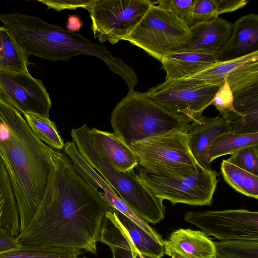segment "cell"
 Listing matches in <instances>:
<instances>
[{"label": "cell", "mask_w": 258, "mask_h": 258, "mask_svg": "<svg viewBox=\"0 0 258 258\" xmlns=\"http://www.w3.org/2000/svg\"><path fill=\"white\" fill-rule=\"evenodd\" d=\"M110 208L99 191L81 176L70 158L55 151L41 201L17 238L23 248L96 254L103 219Z\"/></svg>", "instance_id": "1"}, {"label": "cell", "mask_w": 258, "mask_h": 258, "mask_svg": "<svg viewBox=\"0 0 258 258\" xmlns=\"http://www.w3.org/2000/svg\"><path fill=\"white\" fill-rule=\"evenodd\" d=\"M28 56L11 31L0 26V71L29 74Z\"/></svg>", "instance_id": "22"}, {"label": "cell", "mask_w": 258, "mask_h": 258, "mask_svg": "<svg viewBox=\"0 0 258 258\" xmlns=\"http://www.w3.org/2000/svg\"><path fill=\"white\" fill-rule=\"evenodd\" d=\"M226 161L258 176V146H248L231 154Z\"/></svg>", "instance_id": "28"}, {"label": "cell", "mask_w": 258, "mask_h": 258, "mask_svg": "<svg viewBox=\"0 0 258 258\" xmlns=\"http://www.w3.org/2000/svg\"><path fill=\"white\" fill-rule=\"evenodd\" d=\"M111 250L113 258H140L138 249L130 238L117 245L109 246Z\"/></svg>", "instance_id": "33"}, {"label": "cell", "mask_w": 258, "mask_h": 258, "mask_svg": "<svg viewBox=\"0 0 258 258\" xmlns=\"http://www.w3.org/2000/svg\"><path fill=\"white\" fill-rule=\"evenodd\" d=\"M138 166L154 174L190 173L200 166L191 154L187 133L175 131L132 143Z\"/></svg>", "instance_id": "7"}, {"label": "cell", "mask_w": 258, "mask_h": 258, "mask_svg": "<svg viewBox=\"0 0 258 258\" xmlns=\"http://www.w3.org/2000/svg\"><path fill=\"white\" fill-rule=\"evenodd\" d=\"M160 62L166 72L165 80H176L191 77L218 61L215 54L183 51L167 55Z\"/></svg>", "instance_id": "18"}, {"label": "cell", "mask_w": 258, "mask_h": 258, "mask_svg": "<svg viewBox=\"0 0 258 258\" xmlns=\"http://www.w3.org/2000/svg\"><path fill=\"white\" fill-rule=\"evenodd\" d=\"M170 256H171V258H184L178 253L175 252H171Z\"/></svg>", "instance_id": "36"}, {"label": "cell", "mask_w": 258, "mask_h": 258, "mask_svg": "<svg viewBox=\"0 0 258 258\" xmlns=\"http://www.w3.org/2000/svg\"><path fill=\"white\" fill-rule=\"evenodd\" d=\"M76 258H87V257H85V256H84V257H76Z\"/></svg>", "instance_id": "38"}, {"label": "cell", "mask_w": 258, "mask_h": 258, "mask_svg": "<svg viewBox=\"0 0 258 258\" xmlns=\"http://www.w3.org/2000/svg\"><path fill=\"white\" fill-rule=\"evenodd\" d=\"M113 210L117 221L142 254L149 258H162L164 256L165 247L162 242L116 209L113 208Z\"/></svg>", "instance_id": "21"}, {"label": "cell", "mask_w": 258, "mask_h": 258, "mask_svg": "<svg viewBox=\"0 0 258 258\" xmlns=\"http://www.w3.org/2000/svg\"><path fill=\"white\" fill-rule=\"evenodd\" d=\"M165 254L175 252L184 258H215L214 242L203 231L190 229L174 231L162 242Z\"/></svg>", "instance_id": "17"}, {"label": "cell", "mask_w": 258, "mask_h": 258, "mask_svg": "<svg viewBox=\"0 0 258 258\" xmlns=\"http://www.w3.org/2000/svg\"><path fill=\"white\" fill-rule=\"evenodd\" d=\"M0 99L22 114L32 112L49 116V95L42 82L30 74L0 71Z\"/></svg>", "instance_id": "11"}, {"label": "cell", "mask_w": 258, "mask_h": 258, "mask_svg": "<svg viewBox=\"0 0 258 258\" xmlns=\"http://www.w3.org/2000/svg\"><path fill=\"white\" fill-rule=\"evenodd\" d=\"M196 83L221 87L227 81L233 95L258 84V51L244 56L217 62L187 78Z\"/></svg>", "instance_id": "12"}, {"label": "cell", "mask_w": 258, "mask_h": 258, "mask_svg": "<svg viewBox=\"0 0 258 258\" xmlns=\"http://www.w3.org/2000/svg\"><path fill=\"white\" fill-rule=\"evenodd\" d=\"M81 250H50L20 247L0 254V258H76Z\"/></svg>", "instance_id": "27"}, {"label": "cell", "mask_w": 258, "mask_h": 258, "mask_svg": "<svg viewBox=\"0 0 258 258\" xmlns=\"http://www.w3.org/2000/svg\"><path fill=\"white\" fill-rule=\"evenodd\" d=\"M258 51V15L251 13L232 24V32L217 54L218 62L238 58Z\"/></svg>", "instance_id": "14"}, {"label": "cell", "mask_w": 258, "mask_h": 258, "mask_svg": "<svg viewBox=\"0 0 258 258\" xmlns=\"http://www.w3.org/2000/svg\"><path fill=\"white\" fill-rule=\"evenodd\" d=\"M190 39L184 51L216 54L225 45L232 32V23L215 17L189 27Z\"/></svg>", "instance_id": "15"}, {"label": "cell", "mask_w": 258, "mask_h": 258, "mask_svg": "<svg viewBox=\"0 0 258 258\" xmlns=\"http://www.w3.org/2000/svg\"><path fill=\"white\" fill-rule=\"evenodd\" d=\"M54 151L35 136L21 113L0 99V158L17 201L20 233L43 197Z\"/></svg>", "instance_id": "2"}, {"label": "cell", "mask_w": 258, "mask_h": 258, "mask_svg": "<svg viewBox=\"0 0 258 258\" xmlns=\"http://www.w3.org/2000/svg\"><path fill=\"white\" fill-rule=\"evenodd\" d=\"M184 220L220 241L258 240V212L245 209L190 211Z\"/></svg>", "instance_id": "10"}, {"label": "cell", "mask_w": 258, "mask_h": 258, "mask_svg": "<svg viewBox=\"0 0 258 258\" xmlns=\"http://www.w3.org/2000/svg\"><path fill=\"white\" fill-rule=\"evenodd\" d=\"M190 37L189 27L183 20L153 5L123 40L161 61L167 55L184 51Z\"/></svg>", "instance_id": "5"}, {"label": "cell", "mask_w": 258, "mask_h": 258, "mask_svg": "<svg viewBox=\"0 0 258 258\" xmlns=\"http://www.w3.org/2000/svg\"><path fill=\"white\" fill-rule=\"evenodd\" d=\"M214 244L215 258H258V240H222Z\"/></svg>", "instance_id": "26"}, {"label": "cell", "mask_w": 258, "mask_h": 258, "mask_svg": "<svg viewBox=\"0 0 258 258\" xmlns=\"http://www.w3.org/2000/svg\"><path fill=\"white\" fill-rule=\"evenodd\" d=\"M220 170L224 180L236 191L258 199V176L223 160Z\"/></svg>", "instance_id": "23"}, {"label": "cell", "mask_w": 258, "mask_h": 258, "mask_svg": "<svg viewBox=\"0 0 258 258\" xmlns=\"http://www.w3.org/2000/svg\"><path fill=\"white\" fill-rule=\"evenodd\" d=\"M221 87L196 83L188 79L165 80L146 92L154 102L190 122L203 115Z\"/></svg>", "instance_id": "9"}, {"label": "cell", "mask_w": 258, "mask_h": 258, "mask_svg": "<svg viewBox=\"0 0 258 258\" xmlns=\"http://www.w3.org/2000/svg\"><path fill=\"white\" fill-rule=\"evenodd\" d=\"M230 132L229 122L225 115L202 116L191 122L187 132L188 146L197 163L206 170H212L209 151L215 139Z\"/></svg>", "instance_id": "13"}, {"label": "cell", "mask_w": 258, "mask_h": 258, "mask_svg": "<svg viewBox=\"0 0 258 258\" xmlns=\"http://www.w3.org/2000/svg\"><path fill=\"white\" fill-rule=\"evenodd\" d=\"M221 15L217 0H195L189 27Z\"/></svg>", "instance_id": "30"}, {"label": "cell", "mask_w": 258, "mask_h": 258, "mask_svg": "<svg viewBox=\"0 0 258 258\" xmlns=\"http://www.w3.org/2000/svg\"><path fill=\"white\" fill-rule=\"evenodd\" d=\"M153 5L150 0H94L85 9L94 37L114 44L132 33Z\"/></svg>", "instance_id": "8"}, {"label": "cell", "mask_w": 258, "mask_h": 258, "mask_svg": "<svg viewBox=\"0 0 258 258\" xmlns=\"http://www.w3.org/2000/svg\"><path fill=\"white\" fill-rule=\"evenodd\" d=\"M190 122L166 110L147 95L128 91L113 109L110 124L114 133L126 145L178 131L187 133Z\"/></svg>", "instance_id": "4"}, {"label": "cell", "mask_w": 258, "mask_h": 258, "mask_svg": "<svg viewBox=\"0 0 258 258\" xmlns=\"http://www.w3.org/2000/svg\"><path fill=\"white\" fill-rule=\"evenodd\" d=\"M94 0H38L37 1L47 6L48 9L56 11L62 10H75L79 8L86 9Z\"/></svg>", "instance_id": "32"}, {"label": "cell", "mask_w": 258, "mask_h": 258, "mask_svg": "<svg viewBox=\"0 0 258 258\" xmlns=\"http://www.w3.org/2000/svg\"><path fill=\"white\" fill-rule=\"evenodd\" d=\"M195 0H160L153 1L154 5L171 12L183 20L189 26Z\"/></svg>", "instance_id": "29"}, {"label": "cell", "mask_w": 258, "mask_h": 258, "mask_svg": "<svg viewBox=\"0 0 258 258\" xmlns=\"http://www.w3.org/2000/svg\"><path fill=\"white\" fill-rule=\"evenodd\" d=\"M83 25L82 22L77 15H70L66 25L67 30L72 32L78 31Z\"/></svg>", "instance_id": "35"}, {"label": "cell", "mask_w": 258, "mask_h": 258, "mask_svg": "<svg viewBox=\"0 0 258 258\" xmlns=\"http://www.w3.org/2000/svg\"><path fill=\"white\" fill-rule=\"evenodd\" d=\"M24 118L35 136L50 148L63 149V141L55 123L46 116L32 112L23 114Z\"/></svg>", "instance_id": "25"}, {"label": "cell", "mask_w": 258, "mask_h": 258, "mask_svg": "<svg viewBox=\"0 0 258 258\" xmlns=\"http://www.w3.org/2000/svg\"><path fill=\"white\" fill-rule=\"evenodd\" d=\"M233 94L227 81L220 88L214 96L211 105H214L222 115L233 110Z\"/></svg>", "instance_id": "31"}, {"label": "cell", "mask_w": 258, "mask_h": 258, "mask_svg": "<svg viewBox=\"0 0 258 258\" xmlns=\"http://www.w3.org/2000/svg\"><path fill=\"white\" fill-rule=\"evenodd\" d=\"M89 133L97 147L116 170L125 172L138 166L134 153L114 133L96 128H90Z\"/></svg>", "instance_id": "19"}, {"label": "cell", "mask_w": 258, "mask_h": 258, "mask_svg": "<svg viewBox=\"0 0 258 258\" xmlns=\"http://www.w3.org/2000/svg\"><path fill=\"white\" fill-rule=\"evenodd\" d=\"M136 177L156 197L174 205L210 206L218 182L219 173L199 166L190 173L154 174L138 168Z\"/></svg>", "instance_id": "6"}, {"label": "cell", "mask_w": 258, "mask_h": 258, "mask_svg": "<svg viewBox=\"0 0 258 258\" xmlns=\"http://www.w3.org/2000/svg\"><path fill=\"white\" fill-rule=\"evenodd\" d=\"M21 247L17 237L4 229H0V254Z\"/></svg>", "instance_id": "34"}, {"label": "cell", "mask_w": 258, "mask_h": 258, "mask_svg": "<svg viewBox=\"0 0 258 258\" xmlns=\"http://www.w3.org/2000/svg\"><path fill=\"white\" fill-rule=\"evenodd\" d=\"M222 115L229 121L230 132L258 133V84L233 95V110Z\"/></svg>", "instance_id": "16"}, {"label": "cell", "mask_w": 258, "mask_h": 258, "mask_svg": "<svg viewBox=\"0 0 258 258\" xmlns=\"http://www.w3.org/2000/svg\"><path fill=\"white\" fill-rule=\"evenodd\" d=\"M89 130L85 124L71 132L81 156L140 218L152 224L161 221L165 213L163 200L140 182L134 169L125 172L116 170L96 145Z\"/></svg>", "instance_id": "3"}, {"label": "cell", "mask_w": 258, "mask_h": 258, "mask_svg": "<svg viewBox=\"0 0 258 258\" xmlns=\"http://www.w3.org/2000/svg\"><path fill=\"white\" fill-rule=\"evenodd\" d=\"M18 207L7 169L0 158V229L17 237L20 233Z\"/></svg>", "instance_id": "20"}, {"label": "cell", "mask_w": 258, "mask_h": 258, "mask_svg": "<svg viewBox=\"0 0 258 258\" xmlns=\"http://www.w3.org/2000/svg\"><path fill=\"white\" fill-rule=\"evenodd\" d=\"M248 146H258V133L237 134L231 132L224 133L216 138L211 144L209 156L211 163L216 158L232 154Z\"/></svg>", "instance_id": "24"}, {"label": "cell", "mask_w": 258, "mask_h": 258, "mask_svg": "<svg viewBox=\"0 0 258 258\" xmlns=\"http://www.w3.org/2000/svg\"><path fill=\"white\" fill-rule=\"evenodd\" d=\"M137 252L138 253V255H139L140 258H146L145 256H144L143 254H142L138 250L137 251Z\"/></svg>", "instance_id": "37"}]
</instances>
